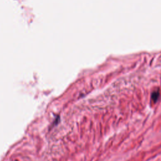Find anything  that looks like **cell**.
<instances>
[{
  "mask_svg": "<svg viewBox=\"0 0 161 161\" xmlns=\"http://www.w3.org/2000/svg\"><path fill=\"white\" fill-rule=\"evenodd\" d=\"M159 97V92L158 91H154L152 92V95H151V99L153 102L155 103L158 99Z\"/></svg>",
  "mask_w": 161,
  "mask_h": 161,
  "instance_id": "6da1fadb",
  "label": "cell"
}]
</instances>
